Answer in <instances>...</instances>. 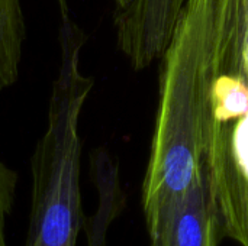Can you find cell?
<instances>
[{
    "instance_id": "cell-1",
    "label": "cell",
    "mask_w": 248,
    "mask_h": 246,
    "mask_svg": "<svg viewBox=\"0 0 248 246\" xmlns=\"http://www.w3.org/2000/svg\"><path fill=\"white\" fill-rule=\"evenodd\" d=\"M219 0H187L160 57L158 104L142 183L150 245L160 246L202 171L209 61Z\"/></svg>"
},
{
    "instance_id": "cell-2",
    "label": "cell",
    "mask_w": 248,
    "mask_h": 246,
    "mask_svg": "<svg viewBox=\"0 0 248 246\" xmlns=\"http://www.w3.org/2000/svg\"><path fill=\"white\" fill-rule=\"evenodd\" d=\"M89 36L71 17L58 30L60 64L51 86L46 128L31 157V209L25 246H76L84 225L80 116L94 86L80 57Z\"/></svg>"
},
{
    "instance_id": "cell-3",
    "label": "cell",
    "mask_w": 248,
    "mask_h": 246,
    "mask_svg": "<svg viewBox=\"0 0 248 246\" xmlns=\"http://www.w3.org/2000/svg\"><path fill=\"white\" fill-rule=\"evenodd\" d=\"M202 170L224 235L248 246V36L240 32L212 48Z\"/></svg>"
},
{
    "instance_id": "cell-4",
    "label": "cell",
    "mask_w": 248,
    "mask_h": 246,
    "mask_svg": "<svg viewBox=\"0 0 248 246\" xmlns=\"http://www.w3.org/2000/svg\"><path fill=\"white\" fill-rule=\"evenodd\" d=\"M187 0H132L115 10L118 49L135 71L148 68L163 55Z\"/></svg>"
},
{
    "instance_id": "cell-5",
    "label": "cell",
    "mask_w": 248,
    "mask_h": 246,
    "mask_svg": "<svg viewBox=\"0 0 248 246\" xmlns=\"http://www.w3.org/2000/svg\"><path fill=\"white\" fill-rule=\"evenodd\" d=\"M222 238H225L224 228L202 170L160 246H218Z\"/></svg>"
},
{
    "instance_id": "cell-6",
    "label": "cell",
    "mask_w": 248,
    "mask_h": 246,
    "mask_svg": "<svg viewBox=\"0 0 248 246\" xmlns=\"http://www.w3.org/2000/svg\"><path fill=\"white\" fill-rule=\"evenodd\" d=\"M90 178L97 193V206L84 219L87 246H106L108 233L125 206V194L121 186L119 165L113 157L99 148L90 152Z\"/></svg>"
},
{
    "instance_id": "cell-7",
    "label": "cell",
    "mask_w": 248,
    "mask_h": 246,
    "mask_svg": "<svg viewBox=\"0 0 248 246\" xmlns=\"http://www.w3.org/2000/svg\"><path fill=\"white\" fill-rule=\"evenodd\" d=\"M25 39L22 0H0V94L17 81Z\"/></svg>"
},
{
    "instance_id": "cell-8",
    "label": "cell",
    "mask_w": 248,
    "mask_h": 246,
    "mask_svg": "<svg viewBox=\"0 0 248 246\" xmlns=\"http://www.w3.org/2000/svg\"><path fill=\"white\" fill-rule=\"evenodd\" d=\"M19 175L0 158V246H7L6 223L13 210Z\"/></svg>"
},
{
    "instance_id": "cell-9",
    "label": "cell",
    "mask_w": 248,
    "mask_h": 246,
    "mask_svg": "<svg viewBox=\"0 0 248 246\" xmlns=\"http://www.w3.org/2000/svg\"><path fill=\"white\" fill-rule=\"evenodd\" d=\"M113 3H115V10H122V9H125L126 6H129V3L132 1V0H112Z\"/></svg>"
}]
</instances>
